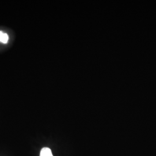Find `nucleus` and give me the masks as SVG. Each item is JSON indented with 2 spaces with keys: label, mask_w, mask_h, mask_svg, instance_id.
Wrapping results in <instances>:
<instances>
[{
  "label": "nucleus",
  "mask_w": 156,
  "mask_h": 156,
  "mask_svg": "<svg viewBox=\"0 0 156 156\" xmlns=\"http://www.w3.org/2000/svg\"><path fill=\"white\" fill-rule=\"evenodd\" d=\"M40 156H53L51 151L48 147H44L40 153Z\"/></svg>",
  "instance_id": "f257e3e1"
},
{
  "label": "nucleus",
  "mask_w": 156,
  "mask_h": 156,
  "mask_svg": "<svg viewBox=\"0 0 156 156\" xmlns=\"http://www.w3.org/2000/svg\"><path fill=\"white\" fill-rule=\"evenodd\" d=\"M8 39L9 37L8 34L0 31V42L4 44H6L8 42Z\"/></svg>",
  "instance_id": "f03ea898"
}]
</instances>
